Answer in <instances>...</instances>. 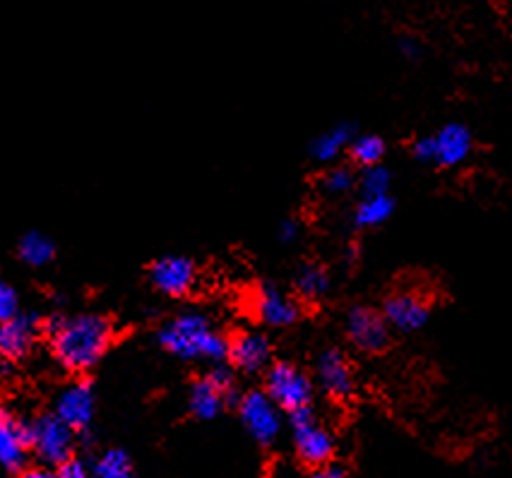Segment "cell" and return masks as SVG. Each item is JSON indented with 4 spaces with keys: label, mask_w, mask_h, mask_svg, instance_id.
<instances>
[{
    "label": "cell",
    "mask_w": 512,
    "mask_h": 478,
    "mask_svg": "<svg viewBox=\"0 0 512 478\" xmlns=\"http://www.w3.org/2000/svg\"><path fill=\"white\" fill-rule=\"evenodd\" d=\"M113 339L111 322L99 313H82L49 322L51 354L65 370L87 373L104 358Z\"/></svg>",
    "instance_id": "6da1fadb"
},
{
    "label": "cell",
    "mask_w": 512,
    "mask_h": 478,
    "mask_svg": "<svg viewBox=\"0 0 512 478\" xmlns=\"http://www.w3.org/2000/svg\"><path fill=\"white\" fill-rule=\"evenodd\" d=\"M157 339L169 354L186 361L219 363L229 358V342L224 334L200 313H181L164 322Z\"/></svg>",
    "instance_id": "7a4b0ae2"
},
{
    "label": "cell",
    "mask_w": 512,
    "mask_h": 478,
    "mask_svg": "<svg viewBox=\"0 0 512 478\" xmlns=\"http://www.w3.org/2000/svg\"><path fill=\"white\" fill-rule=\"evenodd\" d=\"M75 430L58 418L56 414L37 416L29 423V442H32V452L37 454L39 462L58 466L68 464L73 459L75 447Z\"/></svg>",
    "instance_id": "3957f363"
},
{
    "label": "cell",
    "mask_w": 512,
    "mask_h": 478,
    "mask_svg": "<svg viewBox=\"0 0 512 478\" xmlns=\"http://www.w3.org/2000/svg\"><path fill=\"white\" fill-rule=\"evenodd\" d=\"M289 421L296 457H299L303 464L315 466V469L327 466L332 454H335V440H332L330 430L315 418L311 406L289 414Z\"/></svg>",
    "instance_id": "277c9868"
},
{
    "label": "cell",
    "mask_w": 512,
    "mask_h": 478,
    "mask_svg": "<svg viewBox=\"0 0 512 478\" xmlns=\"http://www.w3.org/2000/svg\"><path fill=\"white\" fill-rule=\"evenodd\" d=\"M265 392L270 394L272 402H275L279 409L294 414V411L308 409V406H311L313 382L301 368H296L294 363L279 361L267 370Z\"/></svg>",
    "instance_id": "5b68a950"
},
{
    "label": "cell",
    "mask_w": 512,
    "mask_h": 478,
    "mask_svg": "<svg viewBox=\"0 0 512 478\" xmlns=\"http://www.w3.org/2000/svg\"><path fill=\"white\" fill-rule=\"evenodd\" d=\"M238 414L250 438L260 445H272L282 433V409L267 392L253 390L243 394L238 402Z\"/></svg>",
    "instance_id": "8992f818"
},
{
    "label": "cell",
    "mask_w": 512,
    "mask_h": 478,
    "mask_svg": "<svg viewBox=\"0 0 512 478\" xmlns=\"http://www.w3.org/2000/svg\"><path fill=\"white\" fill-rule=\"evenodd\" d=\"M347 337L354 346H359L361 351L375 354V351H383L390 342V325L385 320L383 313L373 308H351L347 315Z\"/></svg>",
    "instance_id": "52a82bcc"
},
{
    "label": "cell",
    "mask_w": 512,
    "mask_h": 478,
    "mask_svg": "<svg viewBox=\"0 0 512 478\" xmlns=\"http://www.w3.org/2000/svg\"><path fill=\"white\" fill-rule=\"evenodd\" d=\"M150 279L154 289L171 298H183L193 291L195 282H198V270L188 258L181 255H171V258H162L152 265Z\"/></svg>",
    "instance_id": "ba28073f"
},
{
    "label": "cell",
    "mask_w": 512,
    "mask_h": 478,
    "mask_svg": "<svg viewBox=\"0 0 512 478\" xmlns=\"http://www.w3.org/2000/svg\"><path fill=\"white\" fill-rule=\"evenodd\" d=\"M29 450H32L29 423L3 411L0 414V462H3L5 469L20 471L27 462Z\"/></svg>",
    "instance_id": "9c48e42d"
},
{
    "label": "cell",
    "mask_w": 512,
    "mask_h": 478,
    "mask_svg": "<svg viewBox=\"0 0 512 478\" xmlns=\"http://www.w3.org/2000/svg\"><path fill=\"white\" fill-rule=\"evenodd\" d=\"M41 334L37 313H20L0 327V351L5 358H25Z\"/></svg>",
    "instance_id": "30bf717a"
},
{
    "label": "cell",
    "mask_w": 512,
    "mask_h": 478,
    "mask_svg": "<svg viewBox=\"0 0 512 478\" xmlns=\"http://www.w3.org/2000/svg\"><path fill=\"white\" fill-rule=\"evenodd\" d=\"M56 416L73 430H82L94 418V392L87 382H73L56 399Z\"/></svg>",
    "instance_id": "8fae6325"
},
{
    "label": "cell",
    "mask_w": 512,
    "mask_h": 478,
    "mask_svg": "<svg viewBox=\"0 0 512 478\" xmlns=\"http://www.w3.org/2000/svg\"><path fill=\"white\" fill-rule=\"evenodd\" d=\"M272 349L265 334L238 332L229 342V361L243 373H258L270 363Z\"/></svg>",
    "instance_id": "7c38bea8"
},
{
    "label": "cell",
    "mask_w": 512,
    "mask_h": 478,
    "mask_svg": "<svg viewBox=\"0 0 512 478\" xmlns=\"http://www.w3.org/2000/svg\"><path fill=\"white\" fill-rule=\"evenodd\" d=\"M318 382L327 397L344 399L354 392V375L342 351L330 349L318 358Z\"/></svg>",
    "instance_id": "4fadbf2b"
},
{
    "label": "cell",
    "mask_w": 512,
    "mask_h": 478,
    "mask_svg": "<svg viewBox=\"0 0 512 478\" xmlns=\"http://www.w3.org/2000/svg\"><path fill=\"white\" fill-rule=\"evenodd\" d=\"M255 313H258L260 322L270 327H289L301 318L299 303L279 291L277 286H263L258 298H255Z\"/></svg>",
    "instance_id": "5bb4252c"
},
{
    "label": "cell",
    "mask_w": 512,
    "mask_h": 478,
    "mask_svg": "<svg viewBox=\"0 0 512 478\" xmlns=\"http://www.w3.org/2000/svg\"><path fill=\"white\" fill-rule=\"evenodd\" d=\"M383 315L388 320V325L395 327V330L414 332L426 325L428 303L416 294H397L385 301Z\"/></svg>",
    "instance_id": "9a60e30c"
},
{
    "label": "cell",
    "mask_w": 512,
    "mask_h": 478,
    "mask_svg": "<svg viewBox=\"0 0 512 478\" xmlns=\"http://www.w3.org/2000/svg\"><path fill=\"white\" fill-rule=\"evenodd\" d=\"M436 137V164L457 166L472 154V133L460 123H450Z\"/></svg>",
    "instance_id": "2e32d148"
},
{
    "label": "cell",
    "mask_w": 512,
    "mask_h": 478,
    "mask_svg": "<svg viewBox=\"0 0 512 478\" xmlns=\"http://www.w3.org/2000/svg\"><path fill=\"white\" fill-rule=\"evenodd\" d=\"M226 397L217 387L212 385L210 378L198 380L193 387H190V397H188V406L195 416L202 418V421H212L222 414Z\"/></svg>",
    "instance_id": "e0dca14e"
},
{
    "label": "cell",
    "mask_w": 512,
    "mask_h": 478,
    "mask_svg": "<svg viewBox=\"0 0 512 478\" xmlns=\"http://www.w3.org/2000/svg\"><path fill=\"white\" fill-rule=\"evenodd\" d=\"M351 142H354V128L347 123L335 125V128H330L327 133L315 137L311 145V154L313 159L327 164V161H335L344 149L351 147Z\"/></svg>",
    "instance_id": "ac0fdd59"
},
{
    "label": "cell",
    "mask_w": 512,
    "mask_h": 478,
    "mask_svg": "<svg viewBox=\"0 0 512 478\" xmlns=\"http://www.w3.org/2000/svg\"><path fill=\"white\" fill-rule=\"evenodd\" d=\"M17 253H20V260L27 262L29 267H44L49 265L56 255V248L44 233L29 231L20 238V246H17Z\"/></svg>",
    "instance_id": "d6986e66"
},
{
    "label": "cell",
    "mask_w": 512,
    "mask_h": 478,
    "mask_svg": "<svg viewBox=\"0 0 512 478\" xmlns=\"http://www.w3.org/2000/svg\"><path fill=\"white\" fill-rule=\"evenodd\" d=\"M392 209H395V202H392L390 195L363 197V200L359 202V207H356L354 221L359 226L371 229V226H378V224H383V221H388Z\"/></svg>",
    "instance_id": "ffe728a7"
},
{
    "label": "cell",
    "mask_w": 512,
    "mask_h": 478,
    "mask_svg": "<svg viewBox=\"0 0 512 478\" xmlns=\"http://www.w3.org/2000/svg\"><path fill=\"white\" fill-rule=\"evenodd\" d=\"M94 478H135L133 462L123 450H109L97 459L92 471Z\"/></svg>",
    "instance_id": "44dd1931"
},
{
    "label": "cell",
    "mask_w": 512,
    "mask_h": 478,
    "mask_svg": "<svg viewBox=\"0 0 512 478\" xmlns=\"http://www.w3.org/2000/svg\"><path fill=\"white\" fill-rule=\"evenodd\" d=\"M296 289H299V294L303 298H320L327 294V289H330V277H327L323 267L308 262V265H303L299 274H296Z\"/></svg>",
    "instance_id": "7402d4cb"
},
{
    "label": "cell",
    "mask_w": 512,
    "mask_h": 478,
    "mask_svg": "<svg viewBox=\"0 0 512 478\" xmlns=\"http://www.w3.org/2000/svg\"><path fill=\"white\" fill-rule=\"evenodd\" d=\"M349 152L356 164L363 166V169H371V166H378V161L383 159L385 142L378 135H361L351 142Z\"/></svg>",
    "instance_id": "603a6c76"
},
{
    "label": "cell",
    "mask_w": 512,
    "mask_h": 478,
    "mask_svg": "<svg viewBox=\"0 0 512 478\" xmlns=\"http://www.w3.org/2000/svg\"><path fill=\"white\" fill-rule=\"evenodd\" d=\"M390 188V171L383 166H371V169H363L361 176V190L366 197H380L388 195Z\"/></svg>",
    "instance_id": "cb8c5ba5"
},
{
    "label": "cell",
    "mask_w": 512,
    "mask_h": 478,
    "mask_svg": "<svg viewBox=\"0 0 512 478\" xmlns=\"http://www.w3.org/2000/svg\"><path fill=\"white\" fill-rule=\"evenodd\" d=\"M323 185H325L327 193L342 195V193H347V190L354 188V173H351V169H347V166H335V169H330L325 173Z\"/></svg>",
    "instance_id": "d4e9b609"
},
{
    "label": "cell",
    "mask_w": 512,
    "mask_h": 478,
    "mask_svg": "<svg viewBox=\"0 0 512 478\" xmlns=\"http://www.w3.org/2000/svg\"><path fill=\"white\" fill-rule=\"evenodd\" d=\"M20 315V298H17V291L13 286L3 284L0 286V320L8 322Z\"/></svg>",
    "instance_id": "484cf974"
},
{
    "label": "cell",
    "mask_w": 512,
    "mask_h": 478,
    "mask_svg": "<svg viewBox=\"0 0 512 478\" xmlns=\"http://www.w3.org/2000/svg\"><path fill=\"white\" fill-rule=\"evenodd\" d=\"M210 382L224 394V397H231V392H234V373L226 366L214 368L210 373Z\"/></svg>",
    "instance_id": "4316f807"
},
{
    "label": "cell",
    "mask_w": 512,
    "mask_h": 478,
    "mask_svg": "<svg viewBox=\"0 0 512 478\" xmlns=\"http://www.w3.org/2000/svg\"><path fill=\"white\" fill-rule=\"evenodd\" d=\"M414 157L424 164H431L436 161V137H421L414 145Z\"/></svg>",
    "instance_id": "83f0119b"
},
{
    "label": "cell",
    "mask_w": 512,
    "mask_h": 478,
    "mask_svg": "<svg viewBox=\"0 0 512 478\" xmlns=\"http://www.w3.org/2000/svg\"><path fill=\"white\" fill-rule=\"evenodd\" d=\"M299 233H301V226L296 224L294 219H287V221H282V224H279L277 236H279V241H282V243H294L296 238H299Z\"/></svg>",
    "instance_id": "f1b7e54d"
},
{
    "label": "cell",
    "mask_w": 512,
    "mask_h": 478,
    "mask_svg": "<svg viewBox=\"0 0 512 478\" xmlns=\"http://www.w3.org/2000/svg\"><path fill=\"white\" fill-rule=\"evenodd\" d=\"M58 476L61 478H89L85 464L77 462V459H70L68 464H63L61 469H58Z\"/></svg>",
    "instance_id": "f546056e"
},
{
    "label": "cell",
    "mask_w": 512,
    "mask_h": 478,
    "mask_svg": "<svg viewBox=\"0 0 512 478\" xmlns=\"http://www.w3.org/2000/svg\"><path fill=\"white\" fill-rule=\"evenodd\" d=\"M311 478H347L339 466H320V469H315Z\"/></svg>",
    "instance_id": "4dcf8cb0"
},
{
    "label": "cell",
    "mask_w": 512,
    "mask_h": 478,
    "mask_svg": "<svg viewBox=\"0 0 512 478\" xmlns=\"http://www.w3.org/2000/svg\"><path fill=\"white\" fill-rule=\"evenodd\" d=\"M20 478H61V476L51 474V471H46V469H25L20 474Z\"/></svg>",
    "instance_id": "1f68e13d"
},
{
    "label": "cell",
    "mask_w": 512,
    "mask_h": 478,
    "mask_svg": "<svg viewBox=\"0 0 512 478\" xmlns=\"http://www.w3.org/2000/svg\"><path fill=\"white\" fill-rule=\"evenodd\" d=\"M400 49H402V53H404V56H407V58H416V56H419V53H421L419 46H416V41H412V39H404Z\"/></svg>",
    "instance_id": "d6a6232c"
}]
</instances>
